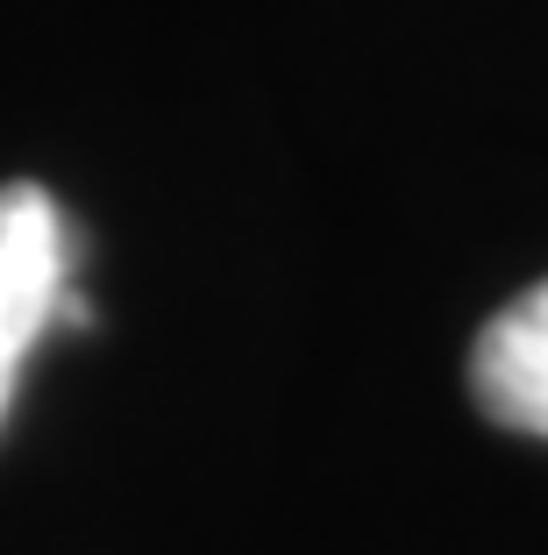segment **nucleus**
Here are the masks:
<instances>
[{
  "instance_id": "f257e3e1",
  "label": "nucleus",
  "mask_w": 548,
  "mask_h": 555,
  "mask_svg": "<svg viewBox=\"0 0 548 555\" xmlns=\"http://www.w3.org/2000/svg\"><path fill=\"white\" fill-rule=\"evenodd\" d=\"M72 293V221L50 185H0V427L22 392V363L36 357Z\"/></svg>"
},
{
  "instance_id": "f03ea898",
  "label": "nucleus",
  "mask_w": 548,
  "mask_h": 555,
  "mask_svg": "<svg viewBox=\"0 0 548 555\" xmlns=\"http://www.w3.org/2000/svg\"><path fill=\"white\" fill-rule=\"evenodd\" d=\"M470 399L492 427L548 441V278L506 299L470 343Z\"/></svg>"
}]
</instances>
